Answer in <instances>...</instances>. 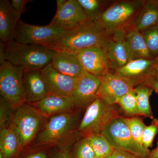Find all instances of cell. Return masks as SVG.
<instances>
[{
  "label": "cell",
  "instance_id": "cell-20",
  "mask_svg": "<svg viewBox=\"0 0 158 158\" xmlns=\"http://www.w3.org/2000/svg\"><path fill=\"white\" fill-rule=\"evenodd\" d=\"M51 64L61 73L75 78H79L86 72L77 54L70 52L56 51Z\"/></svg>",
  "mask_w": 158,
  "mask_h": 158
},
{
  "label": "cell",
  "instance_id": "cell-4",
  "mask_svg": "<svg viewBox=\"0 0 158 158\" xmlns=\"http://www.w3.org/2000/svg\"><path fill=\"white\" fill-rule=\"evenodd\" d=\"M48 118L27 102L14 108L10 126L17 134L22 150L35 141Z\"/></svg>",
  "mask_w": 158,
  "mask_h": 158
},
{
  "label": "cell",
  "instance_id": "cell-41",
  "mask_svg": "<svg viewBox=\"0 0 158 158\" xmlns=\"http://www.w3.org/2000/svg\"><path fill=\"white\" fill-rule=\"evenodd\" d=\"M0 158H4V157L1 154H0Z\"/></svg>",
  "mask_w": 158,
  "mask_h": 158
},
{
  "label": "cell",
  "instance_id": "cell-28",
  "mask_svg": "<svg viewBox=\"0 0 158 158\" xmlns=\"http://www.w3.org/2000/svg\"><path fill=\"white\" fill-rule=\"evenodd\" d=\"M135 88L122 97L117 103L126 114L131 117L138 115Z\"/></svg>",
  "mask_w": 158,
  "mask_h": 158
},
{
  "label": "cell",
  "instance_id": "cell-22",
  "mask_svg": "<svg viewBox=\"0 0 158 158\" xmlns=\"http://www.w3.org/2000/svg\"><path fill=\"white\" fill-rule=\"evenodd\" d=\"M125 40L127 43L132 60L143 59H153L146 46L141 32L131 27L125 31Z\"/></svg>",
  "mask_w": 158,
  "mask_h": 158
},
{
  "label": "cell",
  "instance_id": "cell-1",
  "mask_svg": "<svg viewBox=\"0 0 158 158\" xmlns=\"http://www.w3.org/2000/svg\"><path fill=\"white\" fill-rule=\"evenodd\" d=\"M113 34L98 20L88 19L75 27L65 31L50 48L75 54L92 48H105Z\"/></svg>",
  "mask_w": 158,
  "mask_h": 158
},
{
  "label": "cell",
  "instance_id": "cell-8",
  "mask_svg": "<svg viewBox=\"0 0 158 158\" xmlns=\"http://www.w3.org/2000/svg\"><path fill=\"white\" fill-rule=\"evenodd\" d=\"M102 134L107 138L115 150L132 154L146 158L151 151L145 148L134 139L123 117L114 119L108 125Z\"/></svg>",
  "mask_w": 158,
  "mask_h": 158
},
{
  "label": "cell",
  "instance_id": "cell-9",
  "mask_svg": "<svg viewBox=\"0 0 158 158\" xmlns=\"http://www.w3.org/2000/svg\"><path fill=\"white\" fill-rule=\"evenodd\" d=\"M65 31L51 25L29 24L20 20L18 24L14 40L26 44L44 46L51 48Z\"/></svg>",
  "mask_w": 158,
  "mask_h": 158
},
{
  "label": "cell",
  "instance_id": "cell-32",
  "mask_svg": "<svg viewBox=\"0 0 158 158\" xmlns=\"http://www.w3.org/2000/svg\"><path fill=\"white\" fill-rule=\"evenodd\" d=\"M158 133V119L154 118L149 126H146L142 135V144L147 149L152 147L153 142Z\"/></svg>",
  "mask_w": 158,
  "mask_h": 158
},
{
  "label": "cell",
  "instance_id": "cell-2",
  "mask_svg": "<svg viewBox=\"0 0 158 158\" xmlns=\"http://www.w3.org/2000/svg\"><path fill=\"white\" fill-rule=\"evenodd\" d=\"M56 51L44 46L12 41L6 45V61L24 71L41 70L50 64Z\"/></svg>",
  "mask_w": 158,
  "mask_h": 158
},
{
  "label": "cell",
  "instance_id": "cell-25",
  "mask_svg": "<svg viewBox=\"0 0 158 158\" xmlns=\"http://www.w3.org/2000/svg\"><path fill=\"white\" fill-rule=\"evenodd\" d=\"M96 158H107L115 150L107 138L102 134H96L87 138Z\"/></svg>",
  "mask_w": 158,
  "mask_h": 158
},
{
  "label": "cell",
  "instance_id": "cell-30",
  "mask_svg": "<svg viewBox=\"0 0 158 158\" xmlns=\"http://www.w3.org/2000/svg\"><path fill=\"white\" fill-rule=\"evenodd\" d=\"M124 120L129 129L130 132L135 140L143 146L142 135L146 125L142 118L138 116L124 118Z\"/></svg>",
  "mask_w": 158,
  "mask_h": 158
},
{
  "label": "cell",
  "instance_id": "cell-5",
  "mask_svg": "<svg viewBox=\"0 0 158 158\" xmlns=\"http://www.w3.org/2000/svg\"><path fill=\"white\" fill-rule=\"evenodd\" d=\"M145 1H122L108 6L98 19L105 27L113 33L125 31L133 27Z\"/></svg>",
  "mask_w": 158,
  "mask_h": 158
},
{
  "label": "cell",
  "instance_id": "cell-15",
  "mask_svg": "<svg viewBox=\"0 0 158 158\" xmlns=\"http://www.w3.org/2000/svg\"><path fill=\"white\" fill-rule=\"evenodd\" d=\"M125 31L113 33L105 48L113 70L120 68L132 60L131 55L125 40Z\"/></svg>",
  "mask_w": 158,
  "mask_h": 158
},
{
  "label": "cell",
  "instance_id": "cell-38",
  "mask_svg": "<svg viewBox=\"0 0 158 158\" xmlns=\"http://www.w3.org/2000/svg\"><path fill=\"white\" fill-rule=\"evenodd\" d=\"M6 45L0 41V63H3L6 60Z\"/></svg>",
  "mask_w": 158,
  "mask_h": 158
},
{
  "label": "cell",
  "instance_id": "cell-23",
  "mask_svg": "<svg viewBox=\"0 0 158 158\" xmlns=\"http://www.w3.org/2000/svg\"><path fill=\"white\" fill-rule=\"evenodd\" d=\"M22 150L17 134L10 126L1 129L0 154L4 158H14Z\"/></svg>",
  "mask_w": 158,
  "mask_h": 158
},
{
  "label": "cell",
  "instance_id": "cell-11",
  "mask_svg": "<svg viewBox=\"0 0 158 158\" xmlns=\"http://www.w3.org/2000/svg\"><path fill=\"white\" fill-rule=\"evenodd\" d=\"M76 54L83 68L88 73L102 78L113 70L104 48L94 47L85 49Z\"/></svg>",
  "mask_w": 158,
  "mask_h": 158
},
{
  "label": "cell",
  "instance_id": "cell-7",
  "mask_svg": "<svg viewBox=\"0 0 158 158\" xmlns=\"http://www.w3.org/2000/svg\"><path fill=\"white\" fill-rule=\"evenodd\" d=\"M24 69L8 61L0 65V93L15 108L26 102L23 84Z\"/></svg>",
  "mask_w": 158,
  "mask_h": 158
},
{
  "label": "cell",
  "instance_id": "cell-37",
  "mask_svg": "<svg viewBox=\"0 0 158 158\" xmlns=\"http://www.w3.org/2000/svg\"><path fill=\"white\" fill-rule=\"evenodd\" d=\"M21 158H48V153L44 150L35 151Z\"/></svg>",
  "mask_w": 158,
  "mask_h": 158
},
{
  "label": "cell",
  "instance_id": "cell-29",
  "mask_svg": "<svg viewBox=\"0 0 158 158\" xmlns=\"http://www.w3.org/2000/svg\"><path fill=\"white\" fill-rule=\"evenodd\" d=\"M151 56L158 59V26L141 32Z\"/></svg>",
  "mask_w": 158,
  "mask_h": 158
},
{
  "label": "cell",
  "instance_id": "cell-26",
  "mask_svg": "<svg viewBox=\"0 0 158 158\" xmlns=\"http://www.w3.org/2000/svg\"><path fill=\"white\" fill-rule=\"evenodd\" d=\"M89 19L98 20L108 7L106 1L100 0H77Z\"/></svg>",
  "mask_w": 158,
  "mask_h": 158
},
{
  "label": "cell",
  "instance_id": "cell-21",
  "mask_svg": "<svg viewBox=\"0 0 158 158\" xmlns=\"http://www.w3.org/2000/svg\"><path fill=\"white\" fill-rule=\"evenodd\" d=\"M158 26V0L145 1L133 27L140 32Z\"/></svg>",
  "mask_w": 158,
  "mask_h": 158
},
{
  "label": "cell",
  "instance_id": "cell-27",
  "mask_svg": "<svg viewBox=\"0 0 158 158\" xmlns=\"http://www.w3.org/2000/svg\"><path fill=\"white\" fill-rule=\"evenodd\" d=\"M71 158H96L87 138H84L73 144L70 149Z\"/></svg>",
  "mask_w": 158,
  "mask_h": 158
},
{
  "label": "cell",
  "instance_id": "cell-12",
  "mask_svg": "<svg viewBox=\"0 0 158 158\" xmlns=\"http://www.w3.org/2000/svg\"><path fill=\"white\" fill-rule=\"evenodd\" d=\"M88 19L77 0H66L63 6L57 7L56 14L49 24L68 31Z\"/></svg>",
  "mask_w": 158,
  "mask_h": 158
},
{
  "label": "cell",
  "instance_id": "cell-18",
  "mask_svg": "<svg viewBox=\"0 0 158 158\" xmlns=\"http://www.w3.org/2000/svg\"><path fill=\"white\" fill-rule=\"evenodd\" d=\"M47 117L77 110L70 97L48 94L40 101L32 104Z\"/></svg>",
  "mask_w": 158,
  "mask_h": 158
},
{
  "label": "cell",
  "instance_id": "cell-19",
  "mask_svg": "<svg viewBox=\"0 0 158 158\" xmlns=\"http://www.w3.org/2000/svg\"><path fill=\"white\" fill-rule=\"evenodd\" d=\"M158 62V59H134L114 70V73L120 76L137 81L140 85L144 79L156 73L153 68Z\"/></svg>",
  "mask_w": 158,
  "mask_h": 158
},
{
  "label": "cell",
  "instance_id": "cell-14",
  "mask_svg": "<svg viewBox=\"0 0 158 158\" xmlns=\"http://www.w3.org/2000/svg\"><path fill=\"white\" fill-rule=\"evenodd\" d=\"M41 72L48 94L71 97L77 78L61 73L51 63L41 69Z\"/></svg>",
  "mask_w": 158,
  "mask_h": 158
},
{
  "label": "cell",
  "instance_id": "cell-33",
  "mask_svg": "<svg viewBox=\"0 0 158 158\" xmlns=\"http://www.w3.org/2000/svg\"><path fill=\"white\" fill-rule=\"evenodd\" d=\"M74 138H72L66 142L57 145L50 158H71L70 149L73 144Z\"/></svg>",
  "mask_w": 158,
  "mask_h": 158
},
{
  "label": "cell",
  "instance_id": "cell-39",
  "mask_svg": "<svg viewBox=\"0 0 158 158\" xmlns=\"http://www.w3.org/2000/svg\"><path fill=\"white\" fill-rule=\"evenodd\" d=\"M146 158H158V142L157 147L152 151H151Z\"/></svg>",
  "mask_w": 158,
  "mask_h": 158
},
{
  "label": "cell",
  "instance_id": "cell-40",
  "mask_svg": "<svg viewBox=\"0 0 158 158\" xmlns=\"http://www.w3.org/2000/svg\"><path fill=\"white\" fill-rule=\"evenodd\" d=\"M153 69L156 73H158V62L154 65Z\"/></svg>",
  "mask_w": 158,
  "mask_h": 158
},
{
  "label": "cell",
  "instance_id": "cell-35",
  "mask_svg": "<svg viewBox=\"0 0 158 158\" xmlns=\"http://www.w3.org/2000/svg\"><path fill=\"white\" fill-rule=\"evenodd\" d=\"M32 2L31 0H12L11 3L15 10L21 15L25 11L27 3Z\"/></svg>",
  "mask_w": 158,
  "mask_h": 158
},
{
  "label": "cell",
  "instance_id": "cell-36",
  "mask_svg": "<svg viewBox=\"0 0 158 158\" xmlns=\"http://www.w3.org/2000/svg\"><path fill=\"white\" fill-rule=\"evenodd\" d=\"M107 158H142L135 155L121 151L114 150L112 155Z\"/></svg>",
  "mask_w": 158,
  "mask_h": 158
},
{
  "label": "cell",
  "instance_id": "cell-16",
  "mask_svg": "<svg viewBox=\"0 0 158 158\" xmlns=\"http://www.w3.org/2000/svg\"><path fill=\"white\" fill-rule=\"evenodd\" d=\"M20 17L10 1H0V41L6 44L14 41Z\"/></svg>",
  "mask_w": 158,
  "mask_h": 158
},
{
  "label": "cell",
  "instance_id": "cell-10",
  "mask_svg": "<svg viewBox=\"0 0 158 158\" xmlns=\"http://www.w3.org/2000/svg\"><path fill=\"white\" fill-rule=\"evenodd\" d=\"M139 85L135 80L110 73L102 78L97 97L109 104H116L122 97Z\"/></svg>",
  "mask_w": 158,
  "mask_h": 158
},
{
  "label": "cell",
  "instance_id": "cell-6",
  "mask_svg": "<svg viewBox=\"0 0 158 158\" xmlns=\"http://www.w3.org/2000/svg\"><path fill=\"white\" fill-rule=\"evenodd\" d=\"M120 117L115 105L97 98L87 108L78 128L79 132L84 138L101 134L111 122Z\"/></svg>",
  "mask_w": 158,
  "mask_h": 158
},
{
  "label": "cell",
  "instance_id": "cell-34",
  "mask_svg": "<svg viewBox=\"0 0 158 158\" xmlns=\"http://www.w3.org/2000/svg\"><path fill=\"white\" fill-rule=\"evenodd\" d=\"M141 84L150 87L158 94V74L154 73L147 77Z\"/></svg>",
  "mask_w": 158,
  "mask_h": 158
},
{
  "label": "cell",
  "instance_id": "cell-3",
  "mask_svg": "<svg viewBox=\"0 0 158 158\" xmlns=\"http://www.w3.org/2000/svg\"><path fill=\"white\" fill-rule=\"evenodd\" d=\"M78 114L77 110L48 117L34 141L37 147L62 144L72 138L77 129Z\"/></svg>",
  "mask_w": 158,
  "mask_h": 158
},
{
  "label": "cell",
  "instance_id": "cell-24",
  "mask_svg": "<svg viewBox=\"0 0 158 158\" xmlns=\"http://www.w3.org/2000/svg\"><path fill=\"white\" fill-rule=\"evenodd\" d=\"M137 98L138 115H141L153 119L149 98L154 90L146 85L140 84L135 88Z\"/></svg>",
  "mask_w": 158,
  "mask_h": 158
},
{
  "label": "cell",
  "instance_id": "cell-42",
  "mask_svg": "<svg viewBox=\"0 0 158 158\" xmlns=\"http://www.w3.org/2000/svg\"></svg>",
  "mask_w": 158,
  "mask_h": 158
},
{
  "label": "cell",
  "instance_id": "cell-17",
  "mask_svg": "<svg viewBox=\"0 0 158 158\" xmlns=\"http://www.w3.org/2000/svg\"><path fill=\"white\" fill-rule=\"evenodd\" d=\"M23 84L26 93V102L28 103L33 104L48 95L41 70L24 71Z\"/></svg>",
  "mask_w": 158,
  "mask_h": 158
},
{
  "label": "cell",
  "instance_id": "cell-13",
  "mask_svg": "<svg viewBox=\"0 0 158 158\" xmlns=\"http://www.w3.org/2000/svg\"><path fill=\"white\" fill-rule=\"evenodd\" d=\"M102 78L87 72L77 79L71 98L77 108H87L97 98Z\"/></svg>",
  "mask_w": 158,
  "mask_h": 158
},
{
  "label": "cell",
  "instance_id": "cell-31",
  "mask_svg": "<svg viewBox=\"0 0 158 158\" xmlns=\"http://www.w3.org/2000/svg\"><path fill=\"white\" fill-rule=\"evenodd\" d=\"M14 108L1 96L0 98V128L1 129L9 127L11 124V118Z\"/></svg>",
  "mask_w": 158,
  "mask_h": 158
}]
</instances>
